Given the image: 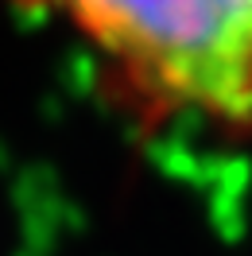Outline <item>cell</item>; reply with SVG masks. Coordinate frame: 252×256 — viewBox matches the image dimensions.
<instances>
[{
    "mask_svg": "<svg viewBox=\"0 0 252 256\" xmlns=\"http://www.w3.org/2000/svg\"><path fill=\"white\" fill-rule=\"evenodd\" d=\"M62 24L101 90L148 132L252 136V0H0Z\"/></svg>",
    "mask_w": 252,
    "mask_h": 256,
    "instance_id": "obj_1",
    "label": "cell"
}]
</instances>
